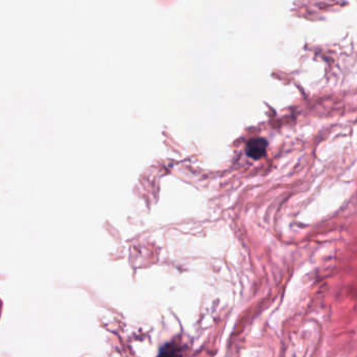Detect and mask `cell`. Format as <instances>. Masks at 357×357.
<instances>
[{
    "label": "cell",
    "instance_id": "6da1fadb",
    "mask_svg": "<svg viewBox=\"0 0 357 357\" xmlns=\"http://www.w3.org/2000/svg\"><path fill=\"white\" fill-rule=\"evenodd\" d=\"M267 146V143L264 138H253L247 146V153H248L249 156L252 157L254 160H258L264 155Z\"/></svg>",
    "mask_w": 357,
    "mask_h": 357
},
{
    "label": "cell",
    "instance_id": "7a4b0ae2",
    "mask_svg": "<svg viewBox=\"0 0 357 357\" xmlns=\"http://www.w3.org/2000/svg\"><path fill=\"white\" fill-rule=\"evenodd\" d=\"M158 357H182L179 347L173 344L166 345L161 349L160 354Z\"/></svg>",
    "mask_w": 357,
    "mask_h": 357
}]
</instances>
